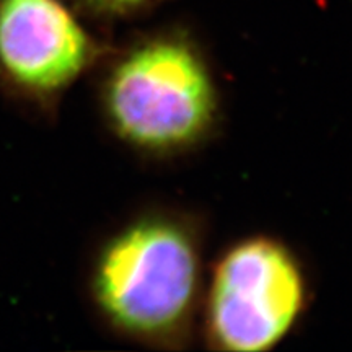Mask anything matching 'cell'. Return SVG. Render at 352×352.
Here are the masks:
<instances>
[{"label":"cell","instance_id":"cell-1","mask_svg":"<svg viewBox=\"0 0 352 352\" xmlns=\"http://www.w3.org/2000/svg\"><path fill=\"white\" fill-rule=\"evenodd\" d=\"M197 258L189 236L168 222H144L108 246L96 271V297L109 318L134 333L160 334L192 303Z\"/></svg>","mask_w":352,"mask_h":352},{"label":"cell","instance_id":"cell-2","mask_svg":"<svg viewBox=\"0 0 352 352\" xmlns=\"http://www.w3.org/2000/svg\"><path fill=\"white\" fill-rule=\"evenodd\" d=\"M107 103L127 140L164 148L186 144L206 129L214 91L195 52L182 43L160 41L122 60L108 83Z\"/></svg>","mask_w":352,"mask_h":352},{"label":"cell","instance_id":"cell-3","mask_svg":"<svg viewBox=\"0 0 352 352\" xmlns=\"http://www.w3.org/2000/svg\"><path fill=\"white\" fill-rule=\"evenodd\" d=\"M302 303V276L294 258L271 240H248L227 253L215 271L210 333L227 351L271 349L287 334Z\"/></svg>","mask_w":352,"mask_h":352},{"label":"cell","instance_id":"cell-4","mask_svg":"<svg viewBox=\"0 0 352 352\" xmlns=\"http://www.w3.org/2000/svg\"><path fill=\"white\" fill-rule=\"evenodd\" d=\"M88 57V39L57 0H2L0 65L32 90H54L72 80Z\"/></svg>","mask_w":352,"mask_h":352},{"label":"cell","instance_id":"cell-5","mask_svg":"<svg viewBox=\"0 0 352 352\" xmlns=\"http://www.w3.org/2000/svg\"><path fill=\"white\" fill-rule=\"evenodd\" d=\"M91 3L104 10H122V8H129L142 3L145 0H90Z\"/></svg>","mask_w":352,"mask_h":352}]
</instances>
